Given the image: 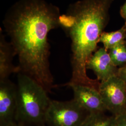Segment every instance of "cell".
Returning a JSON list of instances; mask_svg holds the SVG:
<instances>
[{
    "label": "cell",
    "instance_id": "7",
    "mask_svg": "<svg viewBox=\"0 0 126 126\" xmlns=\"http://www.w3.org/2000/svg\"><path fill=\"white\" fill-rule=\"evenodd\" d=\"M72 89L73 99L88 113L104 112L107 110L97 89L79 84L68 85Z\"/></svg>",
    "mask_w": 126,
    "mask_h": 126
},
{
    "label": "cell",
    "instance_id": "8",
    "mask_svg": "<svg viewBox=\"0 0 126 126\" xmlns=\"http://www.w3.org/2000/svg\"><path fill=\"white\" fill-rule=\"evenodd\" d=\"M114 65L107 50L101 48L96 51L88 60L86 68L92 70L101 82L116 74Z\"/></svg>",
    "mask_w": 126,
    "mask_h": 126
},
{
    "label": "cell",
    "instance_id": "17",
    "mask_svg": "<svg viewBox=\"0 0 126 126\" xmlns=\"http://www.w3.org/2000/svg\"><path fill=\"white\" fill-rule=\"evenodd\" d=\"M46 126V125H43V126Z\"/></svg>",
    "mask_w": 126,
    "mask_h": 126
},
{
    "label": "cell",
    "instance_id": "13",
    "mask_svg": "<svg viewBox=\"0 0 126 126\" xmlns=\"http://www.w3.org/2000/svg\"><path fill=\"white\" fill-rule=\"evenodd\" d=\"M114 116V126H126V111Z\"/></svg>",
    "mask_w": 126,
    "mask_h": 126
},
{
    "label": "cell",
    "instance_id": "16",
    "mask_svg": "<svg viewBox=\"0 0 126 126\" xmlns=\"http://www.w3.org/2000/svg\"><path fill=\"white\" fill-rule=\"evenodd\" d=\"M26 126V125H23V124H21V123H17V122H16L15 123H14L13 124H12V125H10V126Z\"/></svg>",
    "mask_w": 126,
    "mask_h": 126
},
{
    "label": "cell",
    "instance_id": "12",
    "mask_svg": "<svg viewBox=\"0 0 126 126\" xmlns=\"http://www.w3.org/2000/svg\"><path fill=\"white\" fill-rule=\"evenodd\" d=\"M109 54L115 66L126 63V46L124 42L110 49Z\"/></svg>",
    "mask_w": 126,
    "mask_h": 126
},
{
    "label": "cell",
    "instance_id": "18",
    "mask_svg": "<svg viewBox=\"0 0 126 126\" xmlns=\"http://www.w3.org/2000/svg\"><path fill=\"white\" fill-rule=\"evenodd\" d=\"M125 37H126V36H125Z\"/></svg>",
    "mask_w": 126,
    "mask_h": 126
},
{
    "label": "cell",
    "instance_id": "3",
    "mask_svg": "<svg viewBox=\"0 0 126 126\" xmlns=\"http://www.w3.org/2000/svg\"><path fill=\"white\" fill-rule=\"evenodd\" d=\"M16 122L27 126L45 125V116L51 99L48 92L32 78L17 73Z\"/></svg>",
    "mask_w": 126,
    "mask_h": 126
},
{
    "label": "cell",
    "instance_id": "4",
    "mask_svg": "<svg viewBox=\"0 0 126 126\" xmlns=\"http://www.w3.org/2000/svg\"><path fill=\"white\" fill-rule=\"evenodd\" d=\"M89 113L73 99L66 101L51 100L45 116V125L80 126Z\"/></svg>",
    "mask_w": 126,
    "mask_h": 126
},
{
    "label": "cell",
    "instance_id": "15",
    "mask_svg": "<svg viewBox=\"0 0 126 126\" xmlns=\"http://www.w3.org/2000/svg\"><path fill=\"white\" fill-rule=\"evenodd\" d=\"M120 13L122 17L126 19V1L125 3L122 7Z\"/></svg>",
    "mask_w": 126,
    "mask_h": 126
},
{
    "label": "cell",
    "instance_id": "14",
    "mask_svg": "<svg viewBox=\"0 0 126 126\" xmlns=\"http://www.w3.org/2000/svg\"><path fill=\"white\" fill-rule=\"evenodd\" d=\"M117 75L122 78L126 83V65L119 69Z\"/></svg>",
    "mask_w": 126,
    "mask_h": 126
},
{
    "label": "cell",
    "instance_id": "11",
    "mask_svg": "<svg viewBox=\"0 0 126 126\" xmlns=\"http://www.w3.org/2000/svg\"><path fill=\"white\" fill-rule=\"evenodd\" d=\"M115 116H108L104 112L89 113L80 126H114Z\"/></svg>",
    "mask_w": 126,
    "mask_h": 126
},
{
    "label": "cell",
    "instance_id": "9",
    "mask_svg": "<svg viewBox=\"0 0 126 126\" xmlns=\"http://www.w3.org/2000/svg\"><path fill=\"white\" fill-rule=\"evenodd\" d=\"M14 56L15 55L10 43L6 41L3 35L0 34V81L9 79L12 73L20 72L19 66H16L12 63Z\"/></svg>",
    "mask_w": 126,
    "mask_h": 126
},
{
    "label": "cell",
    "instance_id": "5",
    "mask_svg": "<svg viewBox=\"0 0 126 126\" xmlns=\"http://www.w3.org/2000/svg\"><path fill=\"white\" fill-rule=\"evenodd\" d=\"M98 90L107 108L117 116L126 111V83L117 74L99 83Z\"/></svg>",
    "mask_w": 126,
    "mask_h": 126
},
{
    "label": "cell",
    "instance_id": "6",
    "mask_svg": "<svg viewBox=\"0 0 126 126\" xmlns=\"http://www.w3.org/2000/svg\"><path fill=\"white\" fill-rule=\"evenodd\" d=\"M17 106V86L9 79L0 81V126L16 122Z\"/></svg>",
    "mask_w": 126,
    "mask_h": 126
},
{
    "label": "cell",
    "instance_id": "2",
    "mask_svg": "<svg viewBox=\"0 0 126 126\" xmlns=\"http://www.w3.org/2000/svg\"><path fill=\"white\" fill-rule=\"evenodd\" d=\"M108 3V0H83L70 7L68 14L73 17L68 29L72 40V77L65 86L79 84L98 89L99 83L87 76L86 65L107 22Z\"/></svg>",
    "mask_w": 126,
    "mask_h": 126
},
{
    "label": "cell",
    "instance_id": "10",
    "mask_svg": "<svg viewBox=\"0 0 126 126\" xmlns=\"http://www.w3.org/2000/svg\"><path fill=\"white\" fill-rule=\"evenodd\" d=\"M126 34V28H122L115 32H102L100 36L99 42L103 44L105 49L110 50L123 42Z\"/></svg>",
    "mask_w": 126,
    "mask_h": 126
},
{
    "label": "cell",
    "instance_id": "1",
    "mask_svg": "<svg viewBox=\"0 0 126 126\" xmlns=\"http://www.w3.org/2000/svg\"><path fill=\"white\" fill-rule=\"evenodd\" d=\"M59 8L44 0H19L3 21L20 72L40 84L47 92L54 88L50 70L49 32L60 25Z\"/></svg>",
    "mask_w": 126,
    "mask_h": 126
}]
</instances>
